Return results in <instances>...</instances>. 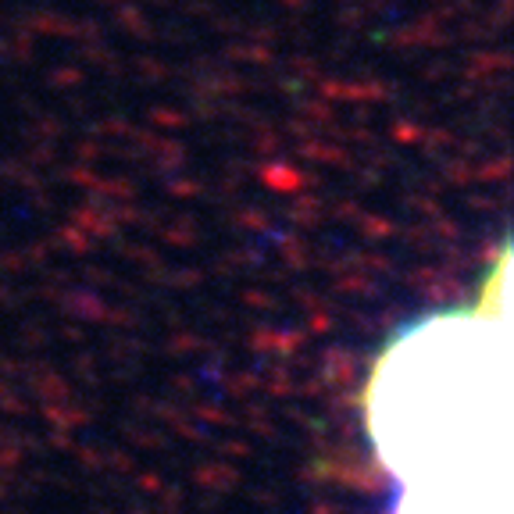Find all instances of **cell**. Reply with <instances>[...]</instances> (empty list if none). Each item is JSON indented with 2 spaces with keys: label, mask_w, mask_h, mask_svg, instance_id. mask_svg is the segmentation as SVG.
Here are the masks:
<instances>
[{
  "label": "cell",
  "mask_w": 514,
  "mask_h": 514,
  "mask_svg": "<svg viewBox=\"0 0 514 514\" xmlns=\"http://www.w3.org/2000/svg\"><path fill=\"white\" fill-rule=\"evenodd\" d=\"M368 432L400 482L393 514H511L507 254L472 311L425 318L379 357Z\"/></svg>",
  "instance_id": "1"
}]
</instances>
